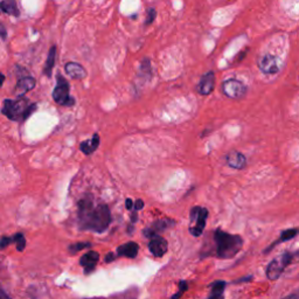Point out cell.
<instances>
[{
  "label": "cell",
  "mask_w": 299,
  "mask_h": 299,
  "mask_svg": "<svg viewBox=\"0 0 299 299\" xmlns=\"http://www.w3.org/2000/svg\"><path fill=\"white\" fill-rule=\"evenodd\" d=\"M0 38L2 39H6V30L4 27V25L0 21Z\"/></svg>",
  "instance_id": "28"
},
{
  "label": "cell",
  "mask_w": 299,
  "mask_h": 299,
  "mask_svg": "<svg viewBox=\"0 0 299 299\" xmlns=\"http://www.w3.org/2000/svg\"><path fill=\"white\" fill-rule=\"evenodd\" d=\"M36 84V81L33 77H24V79L19 80L15 87V95L18 97H22L25 94L31 91L32 89H34Z\"/></svg>",
  "instance_id": "15"
},
{
  "label": "cell",
  "mask_w": 299,
  "mask_h": 299,
  "mask_svg": "<svg viewBox=\"0 0 299 299\" xmlns=\"http://www.w3.org/2000/svg\"><path fill=\"white\" fill-rule=\"evenodd\" d=\"M55 60H56V47L53 46L48 53V57H47L46 64H44V71H43V73L46 74L48 77L52 75L53 68H54V65H55Z\"/></svg>",
  "instance_id": "19"
},
{
  "label": "cell",
  "mask_w": 299,
  "mask_h": 299,
  "mask_svg": "<svg viewBox=\"0 0 299 299\" xmlns=\"http://www.w3.org/2000/svg\"><path fill=\"white\" fill-rule=\"evenodd\" d=\"M13 240H14V243L16 244V250L24 251V249L26 248V239H25L24 234L18 233V234L13 235Z\"/></svg>",
  "instance_id": "21"
},
{
  "label": "cell",
  "mask_w": 299,
  "mask_h": 299,
  "mask_svg": "<svg viewBox=\"0 0 299 299\" xmlns=\"http://www.w3.org/2000/svg\"><path fill=\"white\" fill-rule=\"evenodd\" d=\"M139 245L136 242H126L125 244L120 245L117 248V256L118 257H129V259H134L138 255Z\"/></svg>",
  "instance_id": "13"
},
{
  "label": "cell",
  "mask_w": 299,
  "mask_h": 299,
  "mask_svg": "<svg viewBox=\"0 0 299 299\" xmlns=\"http://www.w3.org/2000/svg\"><path fill=\"white\" fill-rule=\"evenodd\" d=\"M208 218V210L204 207L195 206L191 210V215H190V228L188 231L193 236H200L202 235L204 231V227H206Z\"/></svg>",
  "instance_id": "4"
},
{
  "label": "cell",
  "mask_w": 299,
  "mask_h": 299,
  "mask_svg": "<svg viewBox=\"0 0 299 299\" xmlns=\"http://www.w3.org/2000/svg\"><path fill=\"white\" fill-rule=\"evenodd\" d=\"M91 243L89 242H79V243H74L72 244L71 247H69V251L71 252H79L82 249H85V248H89Z\"/></svg>",
  "instance_id": "23"
},
{
  "label": "cell",
  "mask_w": 299,
  "mask_h": 299,
  "mask_svg": "<svg viewBox=\"0 0 299 299\" xmlns=\"http://www.w3.org/2000/svg\"><path fill=\"white\" fill-rule=\"evenodd\" d=\"M187 289H188L187 282L186 281H180L179 282V291L175 294H173V296L171 297V299H180V298H181L182 294L187 291Z\"/></svg>",
  "instance_id": "22"
},
{
  "label": "cell",
  "mask_w": 299,
  "mask_h": 299,
  "mask_svg": "<svg viewBox=\"0 0 299 299\" xmlns=\"http://www.w3.org/2000/svg\"><path fill=\"white\" fill-rule=\"evenodd\" d=\"M215 255L222 260H231L240 252L243 247V240L239 235H232L227 232L216 229L214 232Z\"/></svg>",
  "instance_id": "2"
},
{
  "label": "cell",
  "mask_w": 299,
  "mask_h": 299,
  "mask_svg": "<svg viewBox=\"0 0 299 299\" xmlns=\"http://www.w3.org/2000/svg\"><path fill=\"white\" fill-rule=\"evenodd\" d=\"M284 299H298V296H297V293H293V294H290V296L288 297H285Z\"/></svg>",
  "instance_id": "31"
},
{
  "label": "cell",
  "mask_w": 299,
  "mask_h": 299,
  "mask_svg": "<svg viewBox=\"0 0 299 299\" xmlns=\"http://www.w3.org/2000/svg\"><path fill=\"white\" fill-rule=\"evenodd\" d=\"M227 164L232 169L235 170H242L245 167V164H247V159H245L244 154L241 152H237V151H233V152L227 155Z\"/></svg>",
  "instance_id": "14"
},
{
  "label": "cell",
  "mask_w": 299,
  "mask_h": 299,
  "mask_svg": "<svg viewBox=\"0 0 299 299\" xmlns=\"http://www.w3.org/2000/svg\"><path fill=\"white\" fill-rule=\"evenodd\" d=\"M98 146H100V137H98V134H94V137L91 139H88V141H84L81 143L80 150L84 154L89 155L93 152H95V151L98 149Z\"/></svg>",
  "instance_id": "16"
},
{
  "label": "cell",
  "mask_w": 299,
  "mask_h": 299,
  "mask_svg": "<svg viewBox=\"0 0 299 299\" xmlns=\"http://www.w3.org/2000/svg\"><path fill=\"white\" fill-rule=\"evenodd\" d=\"M53 98L57 104L63 106H72L75 104V100L69 94V83L63 76H57V83L53 91Z\"/></svg>",
  "instance_id": "6"
},
{
  "label": "cell",
  "mask_w": 299,
  "mask_h": 299,
  "mask_svg": "<svg viewBox=\"0 0 299 299\" xmlns=\"http://www.w3.org/2000/svg\"><path fill=\"white\" fill-rule=\"evenodd\" d=\"M79 219L82 229L103 233L111 222V213L106 204L94 207L91 199L83 198L79 202Z\"/></svg>",
  "instance_id": "1"
},
{
  "label": "cell",
  "mask_w": 299,
  "mask_h": 299,
  "mask_svg": "<svg viewBox=\"0 0 299 299\" xmlns=\"http://www.w3.org/2000/svg\"><path fill=\"white\" fill-rule=\"evenodd\" d=\"M125 204H126V210H129V211H131L133 208V201L131 199H126V201H125Z\"/></svg>",
  "instance_id": "30"
},
{
  "label": "cell",
  "mask_w": 299,
  "mask_h": 299,
  "mask_svg": "<svg viewBox=\"0 0 299 299\" xmlns=\"http://www.w3.org/2000/svg\"><path fill=\"white\" fill-rule=\"evenodd\" d=\"M0 299H11V297L6 293V291L3 289L2 285H0Z\"/></svg>",
  "instance_id": "27"
},
{
  "label": "cell",
  "mask_w": 299,
  "mask_h": 299,
  "mask_svg": "<svg viewBox=\"0 0 299 299\" xmlns=\"http://www.w3.org/2000/svg\"><path fill=\"white\" fill-rule=\"evenodd\" d=\"M149 249L154 257H163L169 249V244H167V241L164 237L155 235L151 237Z\"/></svg>",
  "instance_id": "10"
},
{
  "label": "cell",
  "mask_w": 299,
  "mask_h": 299,
  "mask_svg": "<svg viewBox=\"0 0 299 299\" xmlns=\"http://www.w3.org/2000/svg\"><path fill=\"white\" fill-rule=\"evenodd\" d=\"M0 10L10 15L13 16L19 15V8L16 6L15 0H3V2L0 3Z\"/></svg>",
  "instance_id": "18"
},
{
  "label": "cell",
  "mask_w": 299,
  "mask_h": 299,
  "mask_svg": "<svg viewBox=\"0 0 299 299\" xmlns=\"http://www.w3.org/2000/svg\"><path fill=\"white\" fill-rule=\"evenodd\" d=\"M297 233H298V231H297L296 228H292V229H286V231L282 232V234H281V239L278 240L277 242H275V244L271 245V247H270V249H272L273 247H275L276 244H278V243H280V242H284V241L292 240L293 237H296V236H297Z\"/></svg>",
  "instance_id": "20"
},
{
  "label": "cell",
  "mask_w": 299,
  "mask_h": 299,
  "mask_svg": "<svg viewBox=\"0 0 299 299\" xmlns=\"http://www.w3.org/2000/svg\"><path fill=\"white\" fill-rule=\"evenodd\" d=\"M226 282L216 281L211 285V292L207 299H224V289H226Z\"/></svg>",
  "instance_id": "17"
},
{
  "label": "cell",
  "mask_w": 299,
  "mask_h": 299,
  "mask_svg": "<svg viewBox=\"0 0 299 299\" xmlns=\"http://www.w3.org/2000/svg\"><path fill=\"white\" fill-rule=\"evenodd\" d=\"M4 82H5V76H4V75H3V74H2V73H0V87H2V85H3V83H4Z\"/></svg>",
  "instance_id": "32"
},
{
  "label": "cell",
  "mask_w": 299,
  "mask_h": 299,
  "mask_svg": "<svg viewBox=\"0 0 299 299\" xmlns=\"http://www.w3.org/2000/svg\"><path fill=\"white\" fill-rule=\"evenodd\" d=\"M282 62L277 56L271 54H265L259 60V68L262 73L267 75H272L277 74L281 71Z\"/></svg>",
  "instance_id": "8"
},
{
  "label": "cell",
  "mask_w": 299,
  "mask_h": 299,
  "mask_svg": "<svg viewBox=\"0 0 299 299\" xmlns=\"http://www.w3.org/2000/svg\"><path fill=\"white\" fill-rule=\"evenodd\" d=\"M155 16H157V12H155L154 8H150L149 11H147V16H146V20H145V24L146 25H151L155 19Z\"/></svg>",
  "instance_id": "25"
},
{
  "label": "cell",
  "mask_w": 299,
  "mask_h": 299,
  "mask_svg": "<svg viewBox=\"0 0 299 299\" xmlns=\"http://www.w3.org/2000/svg\"><path fill=\"white\" fill-rule=\"evenodd\" d=\"M36 109V104L30 103L27 98L19 97L18 100L4 101L2 112L10 118L11 121L26 120L30 114Z\"/></svg>",
  "instance_id": "3"
},
{
  "label": "cell",
  "mask_w": 299,
  "mask_h": 299,
  "mask_svg": "<svg viewBox=\"0 0 299 299\" xmlns=\"http://www.w3.org/2000/svg\"><path fill=\"white\" fill-rule=\"evenodd\" d=\"M214 87H215V74L214 72H208L201 77L199 84L196 85V91H198L200 95L206 96L213 93Z\"/></svg>",
  "instance_id": "9"
},
{
  "label": "cell",
  "mask_w": 299,
  "mask_h": 299,
  "mask_svg": "<svg viewBox=\"0 0 299 299\" xmlns=\"http://www.w3.org/2000/svg\"><path fill=\"white\" fill-rule=\"evenodd\" d=\"M141 72L146 74V75H150L151 74V61L149 59H144L142 61Z\"/></svg>",
  "instance_id": "24"
},
{
  "label": "cell",
  "mask_w": 299,
  "mask_h": 299,
  "mask_svg": "<svg viewBox=\"0 0 299 299\" xmlns=\"http://www.w3.org/2000/svg\"><path fill=\"white\" fill-rule=\"evenodd\" d=\"M98 261H100V254L97 251H88L87 254H84L80 259V264L81 267H83L84 273H90L94 271Z\"/></svg>",
  "instance_id": "11"
},
{
  "label": "cell",
  "mask_w": 299,
  "mask_h": 299,
  "mask_svg": "<svg viewBox=\"0 0 299 299\" xmlns=\"http://www.w3.org/2000/svg\"><path fill=\"white\" fill-rule=\"evenodd\" d=\"M114 259H116V256H114V254L109 252L108 255L105 256V262H106V263H110V262H112Z\"/></svg>",
  "instance_id": "29"
},
{
  "label": "cell",
  "mask_w": 299,
  "mask_h": 299,
  "mask_svg": "<svg viewBox=\"0 0 299 299\" xmlns=\"http://www.w3.org/2000/svg\"><path fill=\"white\" fill-rule=\"evenodd\" d=\"M222 93L229 98L240 100L247 94V88L241 81L229 79L222 83Z\"/></svg>",
  "instance_id": "7"
},
{
  "label": "cell",
  "mask_w": 299,
  "mask_h": 299,
  "mask_svg": "<svg viewBox=\"0 0 299 299\" xmlns=\"http://www.w3.org/2000/svg\"><path fill=\"white\" fill-rule=\"evenodd\" d=\"M64 71L65 73H67V75L74 80H82L87 76V72H85V69L82 67L80 63H76V62L65 63Z\"/></svg>",
  "instance_id": "12"
},
{
  "label": "cell",
  "mask_w": 299,
  "mask_h": 299,
  "mask_svg": "<svg viewBox=\"0 0 299 299\" xmlns=\"http://www.w3.org/2000/svg\"><path fill=\"white\" fill-rule=\"evenodd\" d=\"M143 208H144V201H143V200H141V199H138L137 201L133 203V208H132V210L138 212V211L143 210Z\"/></svg>",
  "instance_id": "26"
},
{
  "label": "cell",
  "mask_w": 299,
  "mask_h": 299,
  "mask_svg": "<svg viewBox=\"0 0 299 299\" xmlns=\"http://www.w3.org/2000/svg\"><path fill=\"white\" fill-rule=\"evenodd\" d=\"M292 262V254L285 251L273 259L267 268V277L270 281H277L284 272L286 267Z\"/></svg>",
  "instance_id": "5"
}]
</instances>
